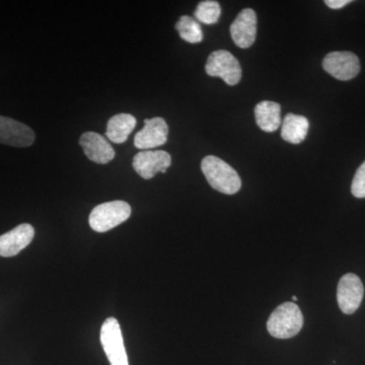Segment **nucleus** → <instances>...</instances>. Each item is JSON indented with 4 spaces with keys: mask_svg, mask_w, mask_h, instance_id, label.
<instances>
[{
    "mask_svg": "<svg viewBox=\"0 0 365 365\" xmlns=\"http://www.w3.org/2000/svg\"><path fill=\"white\" fill-rule=\"evenodd\" d=\"M201 170L209 185L220 193L232 195L241 189L242 180L239 174L222 158L215 155L204 158Z\"/></svg>",
    "mask_w": 365,
    "mask_h": 365,
    "instance_id": "obj_1",
    "label": "nucleus"
},
{
    "mask_svg": "<svg viewBox=\"0 0 365 365\" xmlns=\"http://www.w3.org/2000/svg\"><path fill=\"white\" fill-rule=\"evenodd\" d=\"M304 326V316L294 302H284L271 314L267 329L271 336L277 339L294 337Z\"/></svg>",
    "mask_w": 365,
    "mask_h": 365,
    "instance_id": "obj_2",
    "label": "nucleus"
},
{
    "mask_svg": "<svg viewBox=\"0 0 365 365\" xmlns=\"http://www.w3.org/2000/svg\"><path fill=\"white\" fill-rule=\"evenodd\" d=\"M131 215V207L125 201L117 200L96 206L91 212V227L97 232H109L126 222Z\"/></svg>",
    "mask_w": 365,
    "mask_h": 365,
    "instance_id": "obj_3",
    "label": "nucleus"
},
{
    "mask_svg": "<svg viewBox=\"0 0 365 365\" xmlns=\"http://www.w3.org/2000/svg\"><path fill=\"white\" fill-rule=\"evenodd\" d=\"M206 73L212 78H220L228 86H235L241 81V64L232 53L218 50L209 55L205 66Z\"/></svg>",
    "mask_w": 365,
    "mask_h": 365,
    "instance_id": "obj_4",
    "label": "nucleus"
},
{
    "mask_svg": "<svg viewBox=\"0 0 365 365\" xmlns=\"http://www.w3.org/2000/svg\"><path fill=\"white\" fill-rule=\"evenodd\" d=\"M101 342L111 365H129L119 322L108 318L101 329Z\"/></svg>",
    "mask_w": 365,
    "mask_h": 365,
    "instance_id": "obj_5",
    "label": "nucleus"
},
{
    "mask_svg": "<svg viewBox=\"0 0 365 365\" xmlns=\"http://www.w3.org/2000/svg\"><path fill=\"white\" fill-rule=\"evenodd\" d=\"M364 287L359 276L347 273L341 278L337 288V300L345 314H354L364 299Z\"/></svg>",
    "mask_w": 365,
    "mask_h": 365,
    "instance_id": "obj_6",
    "label": "nucleus"
},
{
    "mask_svg": "<svg viewBox=\"0 0 365 365\" xmlns=\"http://www.w3.org/2000/svg\"><path fill=\"white\" fill-rule=\"evenodd\" d=\"M323 67L333 78L350 81L360 71L359 57L352 52H331L323 60Z\"/></svg>",
    "mask_w": 365,
    "mask_h": 365,
    "instance_id": "obj_7",
    "label": "nucleus"
},
{
    "mask_svg": "<svg viewBox=\"0 0 365 365\" xmlns=\"http://www.w3.org/2000/svg\"><path fill=\"white\" fill-rule=\"evenodd\" d=\"M172 165V158L165 150H143L133 158V168L137 174L145 180L153 179L158 173L165 174Z\"/></svg>",
    "mask_w": 365,
    "mask_h": 365,
    "instance_id": "obj_8",
    "label": "nucleus"
},
{
    "mask_svg": "<svg viewBox=\"0 0 365 365\" xmlns=\"http://www.w3.org/2000/svg\"><path fill=\"white\" fill-rule=\"evenodd\" d=\"M169 135V126L160 117L144 120V127L134 137V145L138 150H148L165 144Z\"/></svg>",
    "mask_w": 365,
    "mask_h": 365,
    "instance_id": "obj_9",
    "label": "nucleus"
},
{
    "mask_svg": "<svg viewBox=\"0 0 365 365\" xmlns=\"http://www.w3.org/2000/svg\"><path fill=\"white\" fill-rule=\"evenodd\" d=\"M35 132L26 124L11 118L0 116V143L28 148L35 143Z\"/></svg>",
    "mask_w": 365,
    "mask_h": 365,
    "instance_id": "obj_10",
    "label": "nucleus"
},
{
    "mask_svg": "<svg viewBox=\"0 0 365 365\" xmlns=\"http://www.w3.org/2000/svg\"><path fill=\"white\" fill-rule=\"evenodd\" d=\"M230 35L235 44L240 48L251 47L256 40L257 14L253 9L242 11L230 26Z\"/></svg>",
    "mask_w": 365,
    "mask_h": 365,
    "instance_id": "obj_11",
    "label": "nucleus"
},
{
    "mask_svg": "<svg viewBox=\"0 0 365 365\" xmlns=\"http://www.w3.org/2000/svg\"><path fill=\"white\" fill-rule=\"evenodd\" d=\"M79 144L91 162L106 165L115 158V150L109 141L96 132H86L79 139Z\"/></svg>",
    "mask_w": 365,
    "mask_h": 365,
    "instance_id": "obj_12",
    "label": "nucleus"
},
{
    "mask_svg": "<svg viewBox=\"0 0 365 365\" xmlns=\"http://www.w3.org/2000/svg\"><path fill=\"white\" fill-rule=\"evenodd\" d=\"M34 235L35 230L29 223H23L11 232L0 235V256H16L32 242Z\"/></svg>",
    "mask_w": 365,
    "mask_h": 365,
    "instance_id": "obj_13",
    "label": "nucleus"
},
{
    "mask_svg": "<svg viewBox=\"0 0 365 365\" xmlns=\"http://www.w3.org/2000/svg\"><path fill=\"white\" fill-rule=\"evenodd\" d=\"M257 125L265 132H275L281 124L280 105L270 101L259 103L255 108Z\"/></svg>",
    "mask_w": 365,
    "mask_h": 365,
    "instance_id": "obj_14",
    "label": "nucleus"
},
{
    "mask_svg": "<svg viewBox=\"0 0 365 365\" xmlns=\"http://www.w3.org/2000/svg\"><path fill=\"white\" fill-rule=\"evenodd\" d=\"M136 126L135 117L126 113L115 115L108 121L106 135L114 143H124Z\"/></svg>",
    "mask_w": 365,
    "mask_h": 365,
    "instance_id": "obj_15",
    "label": "nucleus"
},
{
    "mask_svg": "<svg viewBox=\"0 0 365 365\" xmlns=\"http://www.w3.org/2000/svg\"><path fill=\"white\" fill-rule=\"evenodd\" d=\"M309 122L306 117L289 113L285 116L281 128V136L289 143L299 144L306 139Z\"/></svg>",
    "mask_w": 365,
    "mask_h": 365,
    "instance_id": "obj_16",
    "label": "nucleus"
},
{
    "mask_svg": "<svg viewBox=\"0 0 365 365\" xmlns=\"http://www.w3.org/2000/svg\"><path fill=\"white\" fill-rule=\"evenodd\" d=\"M176 30L180 37L191 44L202 42L203 32L198 21L189 16H182L176 24Z\"/></svg>",
    "mask_w": 365,
    "mask_h": 365,
    "instance_id": "obj_17",
    "label": "nucleus"
},
{
    "mask_svg": "<svg viewBox=\"0 0 365 365\" xmlns=\"http://www.w3.org/2000/svg\"><path fill=\"white\" fill-rule=\"evenodd\" d=\"M194 14L197 21L206 25H212L220 20L222 9L217 1L206 0L198 4Z\"/></svg>",
    "mask_w": 365,
    "mask_h": 365,
    "instance_id": "obj_18",
    "label": "nucleus"
},
{
    "mask_svg": "<svg viewBox=\"0 0 365 365\" xmlns=\"http://www.w3.org/2000/svg\"><path fill=\"white\" fill-rule=\"evenodd\" d=\"M353 196L365 198V162L357 170L351 185Z\"/></svg>",
    "mask_w": 365,
    "mask_h": 365,
    "instance_id": "obj_19",
    "label": "nucleus"
},
{
    "mask_svg": "<svg viewBox=\"0 0 365 365\" xmlns=\"http://www.w3.org/2000/svg\"><path fill=\"white\" fill-rule=\"evenodd\" d=\"M325 4L330 9H340L350 4V0H326Z\"/></svg>",
    "mask_w": 365,
    "mask_h": 365,
    "instance_id": "obj_20",
    "label": "nucleus"
},
{
    "mask_svg": "<svg viewBox=\"0 0 365 365\" xmlns=\"http://www.w3.org/2000/svg\"><path fill=\"white\" fill-rule=\"evenodd\" d=\"M292 302H294V304H295V302H297V297H295V295H294V297H292Z\"/></svg>",
    "mask_w": 365,
    "mask_h": 365,
    "instance_id": "obj_21",
    "label": "nucleus"
}]
</instances>
